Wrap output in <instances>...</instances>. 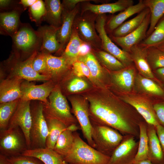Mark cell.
Here are the masks:
<instances>
[{"label":"cell","mask_w":164,"mask_h":164,"mask_svg":"<svg viewBox=\"0 0 164 164\" xmlns=\"http://www.w3.org/2000/svg\"><path fill=\"white\" fill-rule=\"evenodd\" d=\"M88 99L92 124L110 127L123 135L139 137V125L145 120L131 106L108 98L91 97Z\"/></svg>","instance_id":"obj_1"},{"label":"cell","mask_w":164,"mask_h":164,"mask_svg":"<svg viewBox=\"0 0 164 164\" xmlns=\"http://www.w3.org/2000/svg\"><path fill=\"white\" fill-rule=\"evenodd\" d=\"M72 148L63 157L69 164H107L110 157L101 153L85 142L77 132H73Z\"/></svg>","instance_id":"obj_2"},{"label":"cell","mask_w":164,"mask_h":164,"mask_svg":"<svg viewBox=\"0 0 164 164\" xmlns=\"http://www.w3.org/2000/svg\"><path fill=\"white\" fill-rule=\"evenodd\" d=\"M49 98L48 104L43 103L45 116L57 119L67 127L72 124H77V120L71 114L66 98L59 88H54Z\"/></svg>","instance_id":"obj_3"},{"label":"cell","mask_w":164,"mask_h":164,"mask_svg":"<svg viewBox=\"0 0 164 164\" xmlns=\"http://www.w3.org/2000/svg\"><path fill=\"white\" fill-rule=\"evenodd\" d=\"M97 16L90 11L80 12L76 16L73 25L80 38L94 50H101V41L95 27Z\"/></svg>","instance_id":"obj_4"},{"label":"cell","mask_w":164,"mask_h":164,"mask_svg":"<svg viewBox=\"0 0 164 164\" xmlns=\"http://www.w3.org/2000/svg\"><path fill=\"white\" fill-rule=\"evenodd\" d=\"M92 137L95 149L110 157L120 143L123 135L117 130L103 125H93Z\"/></svg>","instance_id":"obj_5"},{"label":"cell","mask_w":164,"mask_h":164,"mask_svg":"<svg viewBox=\"0 0 164 164\" xmlns=\"http://www.w3.org/2000/svg\"><path fill=\"white\" fill-rule=\"evenodd\" d=\"M28 149L25 135L20 127L0 131L1 154L7 157L16 156Z\"/></svg>","instance_id":"obj_6"},{"label":"cell","mask_w":164,"mask_h":164,"mask_svg":"<svg viewBox=\"0 0 164 164\" xmlns=\"http://www.w3.org/2000/svg\"><path fill=\"white\" fill-rule=\"evenodd\" d=\"M31 109L32 120L30 132V149L45 148L48 132L43 103L31 107Z\"/></svg>","instance_id":"obj_7"},{"label":"cell","mask_w":164,"mask_h":164,"mask_svg":"<svg viewBox=\"0 0 164 164\" xmlns=\"http://www.w3.org/2000/svg\"><path fill=\"white\" fill-rule=\"evenodd\" d=\"M107 17L106 14L97 15L95 22L96 31L101 41V50L113 56L125 67L133 63L129 53L119 48L108 35L105 29Z\"/></svg>","instance_id":"obj_8"},{"label":"cell","mask_w":164,"mask_h":164,"mask_svg":"<svg viewBox=\"0 0 164 164\" xmlns=\"http://www.w3.org/2000/svg\"><path fill=\"white\" fill-rule=\"evenodd\" d=\"M131 135H123L121 142L110 157L107 164H133L138 142Z\"/></svg>","instance_id":"obj_9"},{"label":"cell","mask_w":164,"mask_h":164,"mask_svg":"<svg viewBox=\"0 0 164 164\" xmlns=\"http://www.w3.org/2000/svg\"><path fill=\"white\" fill-rule=\"evenodd\" d=\"M70 101L72 111L80 125L84 138L88 144L95 148L92 137L93 127L90 118L89 109L87 101L78 98H73Z\"/></svg>","instance_id":"obj_10"},{"label":"cell","mask_w":164,"mask_h":164,"mask_svg":"<svg viewBox=\"0 0 164 164\" xmlns=\"http://www.w3.org/2000/svg\"><path fill=\"white\" fill-rule=\"evenodd\" d=\"M30 103V101H23L20 99L8 128L20 127L25 135L28 149H30V132L32 120Z\"/></svg>","instance_id":"obj_11"},{"label":"cell","mask_w":164,"mask_h":164,"mask_svg":"<svg viewBox=\"0 0 164 164\" xmlns=\"http://www.w3.org/2000/svg\"><path fill=\"white\" fill-rule=\"evenodd\" d=\"M121 100L134 108L147 123L155 126L159 124L153 102L149 99L141 95L127 93L121 97Z\"/></svg>","instance_id":"obj_12"},{"label":"cell","mask_w":164,"mask_h":164,"mask_svg":"<svg viewBox=\"0 0 164 164\" xmlns=\"http://www.w3.org/2000/svg\"><path fill=\"white\" fill-rule=\"evenodd\" d=\"M14 48L18 51L28 53L38 47L41 40L37 31L28 26H20L16 32L12 37Z\"/></svg>","instance_id":"obj_13"},{"label":"cell","mask_w":164,"mask_h":164,"mask_svg":"<svg viewBox=\"0 0 164 164\" xmlns=\"http://www.w3.org/2000/svg\"><path fill=\"white\" fill-rule=\"evenodd\" d=\"M37 53V51H35L24 61L15 60L11 68L12 76L29 81L50 80L51 78L49 76L39 74L33 67L32 61Z\"/></svg>","instance_id":"obj_14"},{"label":"cell","mask_w":164,"mask_h":164,"mask_svg":"<svg viewBox=\"0 0 164 164\" xmlns=\"http://www.w3.org/2000/svg\"><path fill=\"white\" fill-rule=\"evenodd\" d=\"M54 89L50 81L40 85H36L27 80H23L21 83V95L20 99L25 101L37 100L47 104V97Z\"/></svg>","instance_id":"obj_15"},{"label":"cell","mask_w":164,"mask_h":164,"mask_svg":"<svg viewBox=\"0 0 164 164\" xmlns=\"http://www.w3.org/2000/svg\"><path fill=\"white\" fill-rule=\"evenodd\" d=\"M150 18L149 12L137 29L125 36L118 37L109 35V37L121 49L129 53L133 46L139 44L146 38L150 24Z\"/></svg>","instance_id":"obj_16"},{"label":"cell","mask_w":164,"mask_h":164,"mask_svg":"<svg viewBox=\"0 0 164 164\" xmlns=\"http://www.w3.org/2000/svg\"><path fill=\"white\" fill-rule=\"evenodd\" d=\"M80 3L71 10L63 8L62 24L56 33L57 40L60 45V52H63L70 39L74 19L80 10Z\"/></svg>","instance_id":"obj_17"},{"label":"cell","mask_w":164,"mask_h":164,"mask_svg":"<svg viewBox=\"0 0 164 164\" xmlns=\"http://www.w3.org/2000/svg\"><path fill=\"white\" fill-rule=\"evenodd\" d=\"M86 0L80 3V12L90 11L97 15L109 13L114 14L121 12L128 7L134 5L132 0H118L114 2L101 4L91 3L90 1Z\"/></svg>","instance_id":"obj_18"},{"label":"cell","mask_w":164,"mask_h":164,"mask_svg":"<svg viewBox=\"0 0 164 164\" xmlns=\"http://www.w3.org/2000/svg\"><path fill=\"white\" fill-rule=\"evenodd\" d=\"M129 53L139 74L145 77L155 79L162 85L155 77L149 65L147 58L146 48L138 44L133 46Z\"/></svg>","instance_id":"obj_19"},{"label":"cell","mask_w":164,"mask_h":164,"mask_svg":"<svg viewBox=\"0 0 164 164\" xmlns=\"http://www.w3.org/2000/svg\"><path fill=\"white\" fill-rule=\"evenodd\" d=\"M23 80L12 76L2 81L0 84V102L6 103L20 99Z\"/></svg>","instance_id":"obj_20"},{"label":"cell","mask_w":164,"mask_h":164,"mask_svg":"<svg viewBox=\"0 0 164 164\" xmlns=\"http://www.w3.org/2000/svg\"><path fill=\"white\" fill-rule=\"evenodd\" d=\"M148 159L152 164H164V152L158 137L155 126L147 123Z\"/></svg>","instance_id":"obj_21"},{"label":"cell","mask_w":164,"mask_h":164,"mask_svg":"<svg viewBox=\"0 0 164 164\" xmlns=\"http://www.w3.org/2000/svg\"><path fill=\"white\" fill-rule=\"evenodd\" d=\"M58 29L50 25H45L38 28L37 31L42 43L40 51L50 54L60 52V45L56 38Z\"/></svg>","instance_id":"obj_22"},{"label":"cell","mask_w":164,"mask_h":164,"mask_svg":"<svg viewBox=\"0 0 164 164\" xmlns=\"http://www.w3.org/2000/svg\"><path fill=\"white\" fill-rule=\"evenodd\" d=\"M147 8L143 0H140L136 4L132 5L111 17L106 23L105 29L111 34L115 29L123 23L128 18L136 13H138Z\"/></svg>","instance_id":"obj_23"},{"label":"cell","mask_w":164,"mask_h":164,"mask_svg":"<svg viewBox=\"0 0 164 164\" xmlns=\"http://www.w3.org/2000/svg\"><path fill=\"white\" fill-rule=\"evenodd\" d=\"M134 85L140 92L156 98V100H164V87L153 79L138 73L136 75Z\"/></svg>","instance_id":"obj_24"},{"label":"cell","mask_w":164,"mask_h":164,"mask_svg":"<svg viewBox=\"0 0 164 164\" xmlns=\"http://www.w3.org/2000/svg\"><path fill=\"white\" fill-rule=\"evenodd\" d=\"M21 155L36 158L44 164H69L63 156L53 149L46 147L28 149Z\"/></svg>","instance_id":"obj_25"},{"label":"cell","mask_w":164,"mask_h":164,"mask_svg":"<svg viewBox=\"0 0 164 164\" xmlns=\"http://www.w3.org/2000/svg\"><path fill=\"white\" fill-rule=\"evenodd\" d=\"M114 72L112 78L115 85L125 93L130 92L134 85L136 76L134 67L132 65Z\"/></svg>","instance_id":"obj_26"},{"label":"cell","mask_w":164,"mask_h":164,"mask_svg":"<svg viewBox=\"0 0 164 164\" xmlns=\"http://www.w3.org/2000/svg\"><path fill=\"white\" fill-rule=\"evenodd\" d=\"M0 26L1 34L12 37L20 27L19 14L18 11L14 10L1 13Z\"/></svg>","instance_id":"obj_27"},{"label":"cell","mask_w":164,"mask_h":164,"mask_svg":"<svg viewBox=\"0 0 164 164\" xmlns=\"http://www.w3.org/2000/svg\"><path fill=\"white\" fill-rule=\"evenodd\" d=\"M149 9L146 8L132 19L124 22L115 29L110 35L114 37L125 36L137 29L149 13Z\"/></svg>","instance_id":"obj_28"},{"label":"cell","mask_w":164,"mask_h":164,"mask_svg":"<svg viewBox=\"0 0 164 164\" xmlns=\"http://www.w3.org/2000/svg\"><path fill=\"white\" fill-rule=\"evenodd\" d=\"M46 13L43 17L50 25L59 28L62 24L63 10L62 3L59 0H45L44 1Z\"/></svg>","instance_id":"obj_29"},{"label":"cell","mask_w":164,"mask_h":164,"mask_svg":"<svg viewBox=\"0 0 164 164\" xmlns=\"http://www.w3.org/2000/svg\"><path fill=\"white\" fill-rule=\"evenodd\" d=\"M46 62L48 75L51 79L64 73L73 63L62 55L56 56L48 53H47Z\"/></svg>","instance_id":"obj_30"},{"label":"cell","mask_w":164,"mask_h":164,"mask_svg":"<svg viewBox=\"0 0 164 164\" xmlns=\"http://www.w3.org/2000/svg\"><path fill=\"white\" fill-rule=\"evenodd\" d=\"M143 2L146 7L149 9L150 14L147 37L152 32L159 21L164 16V0H144Z\"/></svg>","instance_id":"obj_31"},{"label":"cell","mask_w":164,"mask_h":164,"mask_svg":"<svg viewBox=\"0 0 164 164\" xmlns=\"http://www.w3.org/2000/svg\"><path fill=\"white\" fill-rule=\"evenodd\" d=\"M48 128L46 146L53 149L61 133L67 127L62 122L55 118L45 116Z\"/></svg>","instance_id":"obj_32"},{"label":"cell","mask_w":164,"mask_h":164,"mask_svg":"<svg viewBox=\"0 0 164 164\" xmlns=\"http://www.w3.org/2000/svg\"><path fill=\"white\" fill-rule=\"evenodd\" d=\"M83 42L73 26L71 37L62 55L73 63L78 58L81 46Z\"/></svg>","instance_id":"obj_33"},{"label":"cell","mask_w":164,"mask_h":164,"mask_svg":"<svg viewBox=\"0 0 164 164\" xmlns=\"http://www.w3.org/2000/svg\"><path fill=\"white\" fill-rule=\"evenodd\" d=\"M91 52L100 62L109 70L115 72L125 67L117 58L102 50H92Z\"/></svg>","instance_id":"obj_34"},{"label":"cell","mask_w":164,"mask_h":164,"mask_svg":"<svg viewBox=\"0 0 164 164\" xmlns=\"http://www.w3.org/2000/svg\"><path fill=\"white\" fill-rule=\"evenodd\" d=\"M74 141L73 132L66 129L60 135L53 149L64 157L71 149Z\"/></svg>","instance_id":"obj_35"},{"label":"cell","mask_w":164,"mask_h":164,"mask_svg":"<svg viewBox=\"0 0 164 164\" xmlns=\"http://www.w3.org/2000/svg\"><path fill=\"white\" fill-rule=\"evenodd\" d=\"M164 43V16L161 19L154 31L139 44L147 48L155 47Z\"/></svg>","instance_id":"obj_36"},{"label":"cell","mask_w":164,"mask_h":164,"mask_svg":"<svg viewBox=\"0 0 164 164\" xmlns=\"http://www.w3.org/2000/svg\"><path fill=\"white\" fill-rule=\"evenodd\" d=\"M139 140L137 154L135 161L148 159V138L147 123L145 121H141L139 125Z\"/></svg>","instance_id":"obj_37"},{"label":"cell","mask_w":164,"mask_h":164,"mask_svg":"<svg viewBox=\"0 0 164 164\" xmlns=\"http://www.w3.org/2000/svg\"><path fill=\"white\" fill-rule=\"evenodd\" d=\"M20 99L0 104V131L7 129L10 120L16 110Z\"/></svg>","instance_id":"obj_38"},{"label":"cell","mask_w":164,"mask_h":164,"mask_svg":"<svg viewBox=\"0 0 164 164\" xmlns=\"http://www.w3.org/2000/svg\"><path fill=\"white\" fill-rule=\"evenodd\" d=\"M77 60L84 63L87 67L91 77L95 79L101 78L103 73V68L92 53L84 56L79 57Z\"/></svg>","instance_id":"obj_39"},{"label":"cell","mask_w":164,"mask_h":164,"mask_svg":"<svg viewBox=\"0 0 164 164\" xmlns=\"http://www.w3.org/2000/svg\"><path fill=\"white\" fill-rule=\"evenodd\" d=\"M147 58L153 71L164 67V52L155 47L146 48Z\"/></svg>","instance_id":"obj_40"},{"label":"cell","mask_w":164,"mask_h":164,"mask_svg":"<svg viewBox=\"0 0 164 164\" xmlns=\"http://www.w3.org/2000/svg\"><path fill=\"white\" fill-rule=\"evenodd\" d=\"M29 12L31 20L38 23L46 13L44 2L42 0H36V2L29 7Z\"/></svg>","instance_id":"obj_41"},{"label":"cell","mask_w":164,"mask_h":164,"mask_svg":"<svg viewBox=\"0 0 164 164\" xmlns=\"http://www.w3.org/2000/svg\"><path fill=\"white\" fill-rule=\"evenodd\" d=\"M47 53L43 52L37 53L33 60L32 66L35 71L39 74L49 76L46 66Z\"/></svg>","instance_id":"obj_42"},{"label":"cell","mask_w":164,"mask_h":164,"mask_svg":"<svg viewBox=\"0 0 164 164\" xmlns=\"http://www.w3.org/2000/svg\"><path fill=\"white\" fill-rule=\"evenodd\" d=\"M9 164H44L38 159L22 155L8 157Z\"/></svg>","instance_id":"obj_43"},{"label":"cell","mask_w":164,"mask_h":164,"mask_svg":"<svg viewBox=\"0 0 164 164\" xmlns=\"http://www.w3.org/2000/svg\"><path fill=\"white\" fill-rule=\"evenodd\" d=\"M88 87V84L84 80L75 78L71 80L67 86V90L71 93H76L84 91Z\"/></svg>","instance_id":"obj_44"},{"label":"cell","mask_w":164,"mask_h":164,"mask_svg":"<svg viewBox=\"0 0 164 164\" xmlns=\"http://www.w3.org/2000/svg\"><path fill=\"white\" fill-rule=\"evenodd\" d=\"M72 66L73 72L77 77H91L88 67L83 62L77 60L73 63Z\"/></svg>","instance_id":"obj_45"},{"label":"cell","mask_w":164,"mask_h":164,"mask_svg":"<svg viewBox=\"0 0 164 164\" xmlns=\"http://www.w3.org/2000/svg\"><path fill=\"white\" fill-rule=\"evenodd\" d=\"M153 108L159 124L164 127V100L153 102Z\"/></svg>","instance_id":"obj_46"},{"label":"cell","mask_w":164,"mask_h":164,"mask_svg":"<svg viewBox=\"0 0 164 164\" xmlns=\"http://www.w3.org/2000/svg\"><path fill=\"white\" fill-rule=\"evenodd\" d=\"M86 1V0H63L62 4L63 8L71 10L73 9L78 4Z\"/></svg>","instance_id":"obj_47"},{"label":"cell","mask_w":164,"mask_h":164,"mask_svg":"<svg viewBox=\"0 0 164 164\" xmlns=\"http://www.w3.org/2000/svg\"><path fill=\"white\" fill-rule=\"evenodd\" d=\"M155 128L158 137L164 152V127L158 124L155 126Z\"/></svg>","instance_id":"obj_48"},{"label":"cell","mask_w":164,"mask_h":164,"mask_svg":"<svg viewBox=\"0 0 164 164\" xmlns=\"http://www.w3.org/2000/svg\"><path fill=\"white\" fill-rule=\"evenodd\" d=\"M92 50V47L90 45L83 42L81 46L79 57L87 55L88 53H91Z\"/></svg>","instance_id":"obj_49"},{"label":"cell","mask_w":164,"mask_h":164,"mask_svg":"<svg viewBox=\"0 0 164 164\" xmlns=\"http://www.w3.org/2000/svg\"><path fill=\"white\" fill-rule=\"evenodd\" d=\"M153 72L156 78L164 87V67L157 69Z\"/></svg>","instance_id":"obj_50"},{"label":"cell","mask_w":164,"mask_h":164,"mask_svg":"<svg viewBox=\"0 0 164 164\" xmlns=\"http://www.w3.org/2000/svg\"><path fill=\"white\" fill-rule=\"evenodd\" d=\"M36 1V0H21L20 3L25 8L30 7Z\"/></svg>","instance_id":"obj_51"},{"label":"cell","mask_w":164,"mask_h":164,"mask_svg":"<svg viewBox=\"0 0 164 164\" xmlns=\"http://www.w3.org/2000/svg\"><path fill=\"white\" fill-rule=\"evenodd\" d=\"M12 2V1L10 0H0V8L2 9H5L7 8L10 6Z\"/></svg>","instance_id":"obj_52"},{"label":"cell","mask_w":164,"mask_h":164,"mask_svg":"<svg viewBox=\"0 0 164 164\" xmlns=\"http://www.w3.org/2000/svg\"><path fill=\"white\" fill-rule=\"evenodd\" d=\"M79 128V126L77 125V124H72L68 126L66 129L74 132H76Z\"/></svg>","instance_id":"obj_53"},{"label":"cell","mask_w":164,"mask_h":164,"mask_svg":"<svg viewBox=\"0 0 164 164\" xmlns=\"http://www.w3.org/2000/svg\"><path fill=\"white\" fill-rule=\"evenodd\" d=\"M0 164H9L8 157L1 154H0Z\"/></svg>","instance_id":"obj_54"},{"label":"cell","mask_w":164,"mask_h":164,"mask_svg":"<svg viewBox=\"0 0 164 164\" xmlns=\"http://www.w3.org/2000/svg\"><path fill=\"white\" fill-rule=\"evenodd\" d=\"M133 164H152L151 161L148 159L145 160L135 161Z\"/></svg>","instance_id":"obj_55"},{"label":"cell","mask_w":164,"mask_h":164,"mask_svg":"<svg viewBox=\"0 0 164 164\" xmlns=\"http://www.w3.org/2000/svg\"><path fill=\"white\" fill-rule=\"evenodd\" d=\"M155 47H156L159 50L164 52V43L155 46Z\"/></svg>","instance_id":"obj_56"}]
</instances>
